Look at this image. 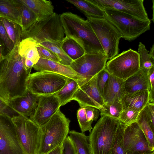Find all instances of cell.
<instances>
[{
    "mask_svg": "<svg viewBox=\"0 0 154 154\" xmlns=\"http://www.w3.org/2000/svg\"><path fill=\"white\" fill-rule=\"evenodd\" d=\"M18 45L4 56L0 65V97L7 103L25 94L26 80L31 72L18 53Z\"/></svg>",
    "mask_w": 154,
    "mask_h": 154,
    "instance_id": "6da1fadb",
    "label": "cell"
},
{
    "mask_svg": "<svg viewBox=\"0 0 154 154\" xmlns=\"http://www.w3.org/2000/svg\"><path fill=\"white\" fill-rule=\"evenodd\" d=\"M60 18L66 36L77 42L83 49L85 54L105 53L87 20L70 12L62 13Z\"/></svg>",
    "mask_w": 154,
    "mask_h": 154,
    "instance_id": "7a4b0ae2",
    "label": "cell"
},
{
    "mask_svg": "<svg viewBox=\"0 0 154 154\" xmlns=\"http://www.w3.org/2000/svg\"><path fill=\"white\" fill-rule=\"evenodd\" d=\"M121 122L119 119L101 116L88 136L92 154H110L116 133Z\"/></svg>",
    "mask_w": 154,
    "mask_h": 154,
    "instance_id": "3957f363",
    "label": "cell"
},
{
    "mask_svg": "<svg viewBox=\"0 0 154 154\" xmlns=\"http://www.w3.org/2000/svg\"><path fill=\"white\" fill-rule=\"evenodd\" d=\"M104 18L114 26L122 38L133 41L150 29V20L141 19L121 11L110 9H103Z\"/></svg>",
    "mask_w": 154,
    "mask_h": 154,
    "instance_id": "277c9868",
    "label": "cell"
},
{
    "mask_svg": "<svg viewBox=\"0 0 154 154\" xmlns=\"http://www.w3.org/2000/svg\"><path fill=\"white\" fill-rule=\"evenodd\" d=\"M70 122L60 109L40 127L43 135L39 154L47 153L62 145L69 131Z\"/></svg>",
    "mask_w": 154,
    "mask_h": 154,
    "instance_id": "5b68a950",
    "label": "cell"
},
{
    "mask_svg": "<svg viewBox=\"0 0 154 154\" xmlns=\"http://www.w3.org/2000/svg\"><path fill=\"white\" fill-rule=\"evenodd\" d=\"M22 148L26 154H39L43 134L41 128L27 116L11 118Z\"/></svg>",
    "mask_w": 154,
    "mask_h": 154,
    "instance_id": "8992f818",
    "label": "cell"
},
{
    "mask_svg": "<svg viewBox=\"0 0 154 154\" xmlns=\"http://www.w3.org/2000/svg\"><path fill=\"white\" fill-rule=\"evenodd\" d=\"M64 32L60 14L55 12L45 20L37 21L26 30L23 32L21 40L31 37L38 45L47 41L61 42L64 37Z\"/></svg>",
    "mask_w": 154,
    "mask_h": 154,
    "instance_id": "52a82bcc",
    "label": "cell"
},
{
    "mask_svg": "<svg viewBox=\"0 0 154 154\" xmlns=\"http://www.w3.org/2000/svg\"><path fill=\"white\" fill-rule=\"evenodd\" d=\"M86 17L106 54L108 60H111L119 53V43L122 38V35L105 18Z\"/></svg>",
    "mask_w": 154,
    "mask_h": 154,
    "instance_id": "ba28073f",
    "label": "cell"
},
{
    "mask_svg": "<svg viewBox=\"0 0 154 154\" xmlns=\"http://www.w3.org/2000/svg\"><path fill=\"white\" fill-rule=\"evenodd\" d=\"M69 78L47 71L30 74L26 81L27 90L38 96L54 94L59 91Z\"/></svg>",
    "mask_w": 154,
    "mask_h": 154,
    "instance_id": "9c48e42d",
    "label": "cell"
},
{
    "mask_svg": "<svg viewBox=\"0 0 154 154\" xmlns=\"http://www.w3.org/2000/svg\"><path fill=\"white\" fill-rule=\"evenodd\" d=\"M140 68L139 54L131 49L109 60L105 66L110 75L123 80L135 73Z\"/></svg>",
    "mask_w": 154,
    "mask_h": 154,
    "instance_id": "30bf717a",
    "label": "cell"
},
{
    "mask_svg": "<svg viewBox=\"0 0 154 154\" xmlns=\"http://www.w3.org/2000/svg\"><path fill=\"white\" fill-rule=\"evenodd\" d=\"M107 60L105 53L85 54L72 61L69 66L83 78L85 82L105 68Z\"/></svg>",
    "mask_w": 154,
    "mask_h": 154,
    "instance_id": "8fae6325",
    "label": "cell"
},
{
    "mask_svg": "<svg viewBox=\"0 0 154 154\" xmlns=\"http://www.w3.org/2000/svg\"><path fill=\"white\" fill-rule=\"evenodd\" d=\"M0 154H26L11 118L0 114Z\"/></svg>",
    "mask_w": 154,
    "mask_h": 154,
    "instance_id": "7c38bea8",
    "label": "cell"
},
{
    "mask_svg": "<svg viewBox=\"0 0 154 154\" xmlns=\"http://www.w3.org/2000/svg\"><path fill=\"white\" fill-rule=\"evenodd\" d=\"M102 9H110L139 18L150 20L143 4V0H88Z\"/></svg>",
    "mask_w": 154,
    "mask_h": 154,
    "instance_id": "4fadbf2b",
    "label": "cell"
},
{
    "mask_svg": "<svg viewBox=\"0 0 154 154\" xmlns=\"http://www.w3.org/2000/svg\"><path fill=\"white\" fill-rule=\"evenodd\" d=\"M97 75L89 80L79 84L73 95L72 100L76 101L80 107L91 106L99 111L103 109L104 103L97 86Z\"/></svg>",
    "mask_w": 154,
    "mask_h": 154,
    "instance_id": "5bb4252c",
    "label": "cell"
},
{
    "mask_svg": "<svg viewBox=\"0 0 154 154\" xmlns=\"http://www.w3.org/2000/svg\"><path fill=\"white\" fill-rule=\"evenodd\" d=\"M123 142L127 154H140L152 151L143 132L137 122L125 126Z\"/></svg>",
    "mask_w": 154,
    "mask_h": 154,
    "instance_id": "9a60e30c",
    "label": "cell"
},
{
    "mask_svg": "<svg viewBox=\"0 0 154 154\" xmlns=\"http://www.w3.org/2000/svg\"><path fill=\"white\" fill-rule=\"evenodd\" d=\"M60 107L59 101L54 94L39 96L35 111L29 119L41 127L48 122Z\"/></svg>",
    "mask_w": 154,
    "mask_h": 154,
    "instance_id": "2e32d148",
    "label": "cell"
},
{
    "mask_svg": "<svg viewBox=\"0 0 154 154\" xmlns=\"http://www.w3.org/2000/svg\"><path fill=\"white\" fill-rule=\"evenodd\" d=\"M33 68L38 71H47L62 75L77 81L79 84L84 82L83 78L69 66L47 59L40 58Z\"/></svg>",
    "mask_w": 154,
    "mask_h": 154,
    "instance_id": "e0dca14e",
    "label": "cell"
},
{
    "mask_svg": "<svg viewBox=\"0 0 154 154\" xmlns=\"http://www.w3.org/2000/svg\"><path fill=\"white\" fill-rule=\"evenodd\" d=\"M39 97L27 90L24 95L14 98L8 103L20 115L31 117L33 115L38 106Z\"/></svg>",
    "mask_w": 154,
    "mask_h": 154,
    "instance_id": "ac0fdd59",
    "label": "cell"
},
{
    "mask_svg": "<svg viewBox=\"0 0 154 154\" xmlns=\"http://www.w3.org/2000/svg\"><path fill=\"white\" fill-rule=\"evenodd\" d=\"M120 102L123 110L130 109L140 112L149 103V91H137L132 93H124Z\"/></svg>",
    "mask_w": 154,
    "mask_h": 154,
    "instance_id": "d6986e66",
    "label": "cell"
},
{
    "mask_svg": "<svg viewBox=\"0 0 154 154\" xmlns=\"http://www.w3.org/2000/svg\"><path fill=\"white\" fill-rule=\"evenodd\" d=\"M123 81L122 79L110 75L105 87L103 96L104 103L120 102L125 93Z\"/></svg>",
    "mask_w": 154,
    "mask_h": 154,
    "instance_id": "ffe728a7",
    "label": "cell"
},
{
    "mask_svg": "<svg viewBox=\"0 0 154 154\" xmlns=\"http://www.w3.org/2000/svg\"><path fill=\"white\" fill-rule=\"evenodd\" d=\"M148 71L140 69L123 81L125 93H132L143 90H149Z\"/></svg>",
    "mask_w": 154,
    "mask_h": 154,
    "instance_id": "44dd1931",
    "label": "cell"
},
{
    "mask_svg": "<svg viewBox=\"0 0 154 154\" xmlns=\"http://www.w3.org/2000/svg\"><path fill=\"white\" fill-rule=\"evenodd\" d=\"M31 10L35 14L37 21L43 20L54 13L52 2L46 0H17Z\"/></svg>",
    "mask_w": 154,
    "mask_h": 154,
    "instance_id": "7402d4cb",
    "label": "cell"
},
{
    "mask_svg": "<svg viewBox=\"0 0 154 154\" xmlns=\"http://www.w3.org/2000/svg\"><path fill=\"white\" fill-rule=\"evenodd\" d=\"M21 3L17 0H0V17L16 23L21 26Z\"/></svg>",
    "mask_w": 154,
    "mask_h": 154,
    "instance_id": "603a6c76",
    "label": "cell"
},
{
    "mask_svg": "<svg viewBox=\"0 0 154 154\" xmlns=\"http://www.w3.org/2000/svg\"><path fill=\"white\" fill-rule=\"evenodd\" d=\"M38 44L33 38L28 37L22 39L18 45V52L22 57L28 59L34 64L40 57L37 48Z\"/></svg>",
    "mask_w": 154,
    "mask_h": 154,
    "instance_id": "cb8c5ba5",
    "label": "cell"
},
{
    "mask_svg": "<svg viewBox=\"0 0 154 154\" xmlns=\"http://www.w3.org/2000/svg\"><path fill=\"white\" fill-rule=\"evenodd\" d=\"M72 4L86 16L99 18H104L103 10L90 2L88 0H66Z\"/></svg>",
    "mask_w": 154,
    "mask_h": 154,
    "instance_id": "d4e9b609",
    "label": "cell"
},
{
    "mask_svg": "<svg viewBox=\"0 0 154 154\" xmlns=\"http://www.w3.org/2000/svg\"><path fill=\"white\" fill-rule=\"evenodd\" d=\"M69 134L75 147L76 154H92L88 136L84 133L74 130L69 131Z\"/></svg>",
    "mask_w": 154,
    "mask_h": 154,
    "instance_id": "484cf974",
    "label": "cell"
},
{
    "mask_svg": "<svg viewBox=\"0 0 154 154\" xmlns=\"http://www.w3.org/2000/svg\"><path fill=\"white\" fill-rule=\"evenodd\" d=\"M79 85V83L78 82L69 79L62 88L54 94L58 98L60 106L72 100Z\"/></svg>",
    "mask_w": 154,
    "mask_h": 154,
    "instance_id": "4316f807",
    "label": "cell"
},
{
    "mask_svg": "<svg viewBox=\"0 0 154 154\" xmlns=\"http://www.w3.org/2000/svg\"><path fill=\"white\" fill-rule=\"evenodd\" d=\"M61 45L64 52L72 61L85 54L82 48L75 41L68 37H64Z\"/></svg>",
    "mask_w": 154,
    "mask_h": 154,
    "instance_id": "83f0119b",
    "label": "cell"
},
{
    "mask_svg": "<svg viewBox=\"0 0 154 154\" xmlns=\"http://www.w3.org/2000/svg\"><path fill=\"white\" fill-rule=\"evenodd\" d=\"M137 122L144 134L150 149L154 151V131L144 109L140 112Z\"/></svg>",
    "mask_w": 154,
    "mask_h": 154,
    "instance_id": "f1b7e54d",
    "label": "cell"
},
{
    "mask_svg": "<svg viewBox=\"0 0 154 154\" xmlns=\"http://www.w3.org/2000/svg\"><path fill=\"white\" fill-rule=\"evenodd\" d=\"M61 42L47 41L41 43L38 45L45 47L54 53L60 60V63L69 66L72 60L63 50L61 45Z\"/></svg>",
    "mask_w": 154,
    "mask_h": 154,
    "instance_id": "f546056e",
    "label": "cell"
},
{
    "mask_svg": "<svg viewBox=\"0 0 154 154\" xmlns=\"http://www.w3.org/2000/svg\"><path fill=\"white\" fill-rule=\"evenodd\" d=\"M0 20L14 46L17 45L21 41L23 32L21 26L16 23L3 18L0 17Z\"/></svg>",
    "mask_w": 154,
    "mask_h": 154,
    "instance_id": "4dcf8cb0",
    "label": "cell"
},
{
    "mask_svg": "<svg viewBox=\"0 0 154 154\" xmlns=\"http://www.w3.org/2000/svg\"><path fill=\"white\" fill-rule=\"evenodd\" d=\"M20 3L22 11L21 27L23 32L30 27L37 20L36 15L25 4Z\"/></svg>",
    "mask_w": 154,
    "mask_h": 154,
    "instance_id": "1f68e13d",
    "label": "cell"
},
{
    "mask_svg": "<svg viewBox=\"0 0 154 154\" xmlns=\"http://www.w3.org/2000/svg\"><path fill=\"white\" fill-rule=\"evenodd\" d=\"M139 55L140 69L148 71L154 66V59L149 54V51L145 45L140 42L138 45V52Z\"/></svg>",
    "mask_w": 154,
    "mask_h": 154,
    "instance_id": "d6a6232c",
    "label": "cell"
},
{
    "mask_svg": "<svg viewBox=\"0 0 154 154\" xmlns=\"http://www.w3.org/2000/svg\"><path fill=\"white\" fill-rule=\"evenodd\" d=\"M123 110V107L119 102L105 103L103 109L100 111L101 116H106L118 119Z\"/></svg>",
    "mask_w": 154,
    "mask_h": 154,
    "instance_id": "836d02e7",
    "label": "cell"
},
{
    "mask_svg": "<svg viewBox=\"0 0 154 154\" xmlns=\"http://www.w3.org/2000/svg\"><path fill=\"white\" fill-rule=\"evenodd\" d=\"M125 125L121 122L116 131L110 154H127L124 149L123 138Z\"/></svg>",
    "mask_w": 154,
    "mask_h": 154,
    "instance_id": "e575fe53",
    "label": "cell"
},
{
    "mask_svg": "<svg viewBox=\"0 0 154 154\" xmlns=\"http://www.w3.org/2000/svg\"><path fill=\"white\" fill-rule=\"evenodd\" d=\"M77 118L82 133L88 131L91 132L93 128L92 122H88L86 117V109L85 107H80L77 110Z\"/></svg>",
    "mask_w": 154,
    "mask_h": 154,
    "instance_id": "d590c367",
    "label": "cell"
},
{
    "mask_svg": "<svg viewBox=\"0 0 154 154\" xmlns=\"http://www.w3.org/2000/svg\"><path fill=\"white\" fill-rule=\"evenodd\" d=\"M0 41L3 46L5 55L11 51L14 45L9 37L4 26L0 20Z\"/></svg>",
    "mask_w": 154,
    "mask_h": 154,
    "instance_id": "8d00e7d4",
    "label": "cell"
},
{
    "mask_svg": "<svg viewBox=\"0 0 154 154\" xmlns=\"http://www.w3.org/2000/svg\"><path fill=\"white\" fill-rule=\"evenodd\" d=\"M140 112L130 109H123L119 119L126 126L137 122Z\"/></svg>",
    "mask_w": 154,
    "mask_h": 154,
    "instance_id": "74e56055",
    "label": "cell"
},
{
    "mask_svg": "<svg viewBox=\"0 0 154 154\" xmlns=\"http://www.w3.org/2000/svg\"><path fill=\"white\" fill-rule=\"evenodd\" d=\"M110 74L105 68L97 75L96 84L97 88L103 97L104 89Z\"/></svg>",
    "mask_w": 154,
    "mask_h": 154,
    "instance_id": "f35d334b",
    "label": "cell"
},
{
    "mask_svg": "<svg viewBox=\"0 0 154 154\" xmlns=\"http://www.w3.org/2000/svg\"><path fill=\"white\" fill-rule=\"evenodd\" d=\"M37 48L40 58H45L60 63V60L58 56L51 50L39 45Z\"/></svg>",
    "mask_w": 154,
    "mask_h": 154,
    "instance_id": "ab89813d",
    "label": "cell"
},
{
    "mask_svg": "<svg viewBox=\"0 0 154 154\" xmlns=\"http://www.w3.org/2000/svg\"><path fill=\"white\" fill-rule=\"evenodd\" d=\"M0 114L11 118L19 115L9 105L8 103L0 97Z\"/></svg>",
    "mask_w": 154,
    "mask_h": 154,
    "instance_id": "60d3db41",
    "label": "cell"
},
{
    "mask_svg": "<svg viewBox=\"0 0 154 154\" xmlns=\"http://www.w3.org/2000/svg\"><path fill=\"white\" fill-rule=\"evenodd\" d=\"M62 154H76L75 147L68 135L63 143Z\"/></svg>",
    "mask_w": 154,
    "mask_h": 154,
    "instance_id": "b9f144b4",
    "label": "cell"
},
{
    "mask_svg": "<svg viewBox=\"0 0 154 154\" xmlns=\"http://www.w3.org/2000/svg\"><path fill=\"white\" fill-rule=\"evenodd\" d=\"M149 103H154V66L148 71Z\"/></svg>",
    "mask_w": 154,
    "mask_h": 154,
    "instance_id": "7bdbcfd3",
    "label": "cell"
},
{
    "mask_svg": "<svg viewBox=\"0 0 154 154\" xmlns=\"http://www.w3.org/2000/svg\"><path fill=\"white\" fill-rule=\"evenodd\" d=\"M86 109V114L88 121L91 122L96 121L99 117L100 111L98 109L91 106L84 107Z\"/></svg>",
    "mask_w": 154,
    "mask_h": 154,
    "instance_id": "ee69618b",
    "label": "cell"
},
{
    "mask_svg": "<svg viewBox=\"0 0 154 154\" xmlns=\"http://www.w3.org/2000/svg\"><path fill=\"white\" fill-rule=\"evenodd\" d=\"M143 109L154 131V103H149Z\"/></svg>",
    "mask_w": 154,
    "mask_h": 154,
    "instance_id": "f6af8a7d",
    "label": "cell"
},
{
    "mask_svg": "<svg viewBox=\"0 0 154 154\" xmlns=\"http://www.w3.org/2000/svg\"><path fill=\"white\" fill-rule=\"evenodd\" d=\"M23 58L24 66L26 69L28 71L31 72V69L34 65V63L32 61L28 59L24 58Z\"/></svg>",
    "mask_w": 154,
    "mask_h": 154,
    "instance_id": "bcb514c9",
    "label": "cell"
},
{
    "mask_svg": "<svg viewBox=\"0 0 154 154\" xmlns=\"http://www.w3.org/2000/svg\"><path fill=\"white\" fill-rule=\"evenodd\" d=\"M62 146H59L49 152L43 154H62Z\"/></svg>",
    "mask_w": 154,
    "mask_h": 154,
    "instance_id": "7dc6e473",
    "label": "cell"
},
{
    "mask_svg": "<svg viewBox=\"0 0 154 154\" xmlns=\"http://www.w3.org/2000/svg\"><path fill=\"white\" fill-rule=\"evenodd\" d=\"M5 55L4 48L0 41V65L4 59V56Z\"/></svg>",
    "mask_w": 154,
    "mask_h": 154,
    "instance_id": "c3c4849f",
    "label": "cell"
},
{
    "mask_svg": "<svg viewBox=\"0 0 154 154\" xmlns=\"http://www.w3.org/2000/svg\"><path fill=\"white\" fill-rule=\"evenodd\" d=\"M149 56L152 58L154 59V44L151 48L150 51L149 52Z\"/></svg>",
    "mask_w": 154,
    "mask_h": 154,
    "instance_id": "681fc988",
    "label": "cell"
},
{
    "mask_svg": "<svg viewBox=\"0 0 154 154\" xmlns=\"http://www.w3.org/2000/svg\"><path fill=\"white\" fill-rule=\"evenodd\" d=\"M140 154H154V151H150L145 152H144Z\"/></svg>",
    "mask_w": 154,
    "mask_h": 154,
    "instance_id": "f907efd6",
    "label": "cell"
}]
</instances>
